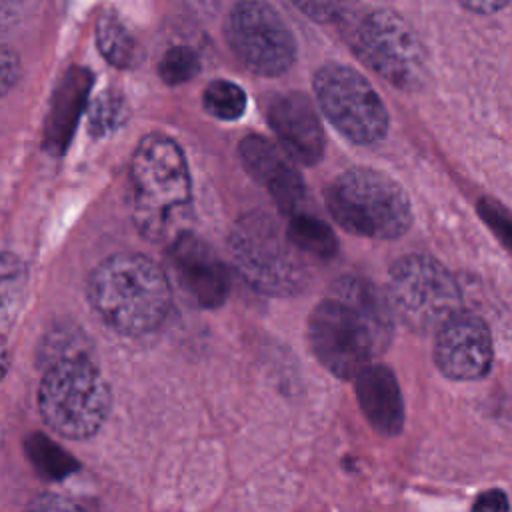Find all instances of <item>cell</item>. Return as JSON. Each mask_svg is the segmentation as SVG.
Segmentation results:
<instances>
[{"label":"cell","mask_w":512,"mask_h":512,"mask_svg":"<svg viewBox=\"0 0 512 512\" xmlns=\"http://www.w3.org/2000/svg\"><path fill=\"white\" fill-rule=\"evenodd\" d=\"M204 108L218 120H238L246 110V92L230 80H214L204 88Z\"/></svg>","instance_id":"ffe728a7"},{"label":"cell","mask_w":512,"mask_h":512,"mask_svg":"<svg viewBox=\"0 0 512 512\" xmlns=\"http://www.w3.org/2000/svg\"><path fill=\"white\" fill-rule=\"evenodd\" d=\"M328 122L350 142L370 146L388 132V112L372 84L344 64L322 66L312 80Z\"/></svg>","instance_id":"9c48e42d"},{"label":"cell","mask_w":512,"mask_h":512,"mask_svg":"<svg viewBox=\"0 0 512 512\" xmlns=\"http://www.w3.org/2000/svg\"><path fill=\"white\" fill-rule=\"evenodd\" d=\"M286 218H288V224H286L288 238L308 258L328 260L338 252V242L332 228L324 224L318 216L298 210Z\"/></svg>","instance_id":"e0dca14e"},{"label":"cell","mask_w":512,"mask_h":512,"mask_svg":"<svg viewBox=\"0 0 512 512\" xmlns=\"http://www.w3.org/2000/svg\"><path fill=\"white\" fill-rule=\"evenodd\" d=\"M298 10H302L306 16H310L316 22H330L336 20L342 2L340 0H292Z\"/></svg>","instance_id":"cb8c5ba5"},{"label":"cell","mask_w":512,"mask_h":512,"mask_svg":"<svg viewBox=\"0 0 512 512\" xmlns=\"http://www.w3.org/2000/svg\"><path fill=\"white\" fill-rule=\"evenodd\" d=\"M226 40L254 74L280 76L296 58V42L282 16L262 0H242L230 12Z\"/></svg>","instance_id":"30bf717a"},{"label":"cell","mask_w":512,"mask_h":512,"mask_svg":"<svg viewBox=\"0 0 512 512\" xmlns=\"http://www.w3.org/2000/svg\"><path fill=\"white\" fill-rule=\"evenodd\" d=\"M358 406L368 424L382 436H396L404 428V400L394 372L386 364H370L356 378Z\"/></svg>","instance_id":"9a60e30c"},{"label":"cell","mask_w":512,"mask_h":512,"mask_svg":"<svg viewBox=\"0 0 512 512\" xmlns=\"http://www.w3.org/2000/svg\"><path fill=\"white\" fill-rule=\"evenodd\" d=\"M18 78V56L6 46L2 50V88L4 92L10 90V86Z\"/></svg>","instance_id":"d4e9b609"},{"label":"cell","mask_w":512,"mask_h":512,"mask_svg":"<svg viewBox=\"0 0 512 512\" xmlns=\"http://www.w3.org/2000/svg\"><path fill=\"white\" fill-rule=\"evenodd\" d=\"M198 72H200V58L188 46L170 48L158 64V74L166 84L188 82Z\"/></svg>","instance_id":"44dd1931"},{"label":"cell","mask_w":512,"mask_h":512,"mask_svg":"<svg viewBox=\"0 0 512 512\" xmlns=\"http://www.w3.org/2000/svg\"><path fill=\"white\" fill-rule=\"evenodd\" d=\"M24 454L32 468L46 480H62L78 470V462L40 432H34L24 440Z\"/></svg>","instance_id":"d6986e66"},{"label":"cell","mask_w":512,"mask_h":512,"mask_svg":"<svg viewBox=\"0 0 512 512\" xmlns=\"http://www.w3.org/2000/svg\"><path fill=\"white\" fill-rule=\"evenodd\" d=\"M244 170L268 190L284 216L302 210L306 186L288 152L260 134H248L238 144Z\"/></svg>","instance_id":"4fadbf2b"},{"label":"cell","mask_w":512,"mask_h":512,"mask_svg":"<svg viewBox=\"0 0 512 512\" xmlns=\"http://www.w3.org/2000/svg\"><path fill=\"white\" fill-rule=\"evenodd\" d=\"M330 216L350 234L394 240L412 224L404 188L388 174L356 166L332 180L324 194Z\"/></svg>","instance_id":"5b68a950"},{"label":"cell","mask_w":512,"mask_h":512,"mask_svg":"<svg viewBox=\"0 0 512 512\" xmlns=\"http://www.w3.org/2000/svg\"><path fill=\"white\" fill-rule=\"evenodd\" d=\"M44 424L68 440L94 436L108 418L110 390L100 370L84 356H62L44 372L38 386Z\"/></svg>","instance_id":"8992f818"},{"label":"cell","mask_w":512,"mask_h":512,"mask_svg":"<svg viewBox=\"0 0 512 512\" xmlns=\"http://www.w3.org/2000/svg\"><path fill=\"white\" fill-rule=\"evenodd\" d=\"M394 310L374 282L346 274L328 288L308 318V344L320 364L352 380L392 342Z\"/></svg>","instance_id":"6da1fadb"},{"label":"cell","mask_w":512,"mask_h":512,"mask_svg":"<svg viewBox=\"0 0 512 512\" xmlns=\"http://www.w3.org/2000/svg\"><path fill=\"white\" fill-rule=\"evenodd\" d=\"M388 300L394 314L414 332H436L460 310L454 276L432 256L408 254L390 266Z\"/></svg>","instance_id":"52a82bcc"},{"label":"cell","mask_w":512,"mask_h":512,"mask_svg":"<svg viewBox=\"0 0 512 512\" xmlns=\"http://www.w3.org/2000/svg\"><path fill=\"white\" fill-rule=\"evenodd\" d=\"M350 46L378 76L402 90H418L426 82V52L406 20L388 10L366 14L352 28Z\"/></svg>","instance_id":"ba28073f"},{"label":"cell","mask_w":512,"mask_h":512,"mask_svg":"<svg viewBox=\"0 0 512 512\" xmlns=\"http://www.w3.org/2000/svg\"><path fill=\"white\" fill-rule=\"evenodd\" d=\"M228 250L236 272L262 294L294 296L312 280L308 256L292 244L286 226L264 212H246L234 222Z\"/></svg>","instance_id":"277c9868"},{"label":"cell","mask_w":512,"mask_h":512,"mask_svg":"<svg viewBox=\"0 0 512 512\" xmlns=\"http://www.w3.org/2000/svg\"><path fill=\"white\" fill-rule=\"evenodd\" d=\"M126 116L124 100L114 92H104L90 108V132L96 136L116 130Z\"/></svg>","instance_id":"7402d4cb"},{"label":"cell","mask_w":512,"mask_h":512,"mask_svg":"<svg viewBox=\"0 0 512 512\" xmlns=\"http://www.w3.org/2000/svg\"><path fill=\"white\" fill-rule=\"evenodd\" d=\"M170 260L182 288L202 308L224 304L230 292V276L218 254L196 234L182 230L172 240Z\"/></svg>","instance_id":"5bb4252c"},{"label":"cell","mask_w":512,"mask_h":512,"mask_svg":"<svg viewBox=\"0 0 512 512\" xmlns=\"http://www.w3.org/2000/svg\"><path fill=\"white\" fill-rule=\"evenodd\" d=\"M264 114L288 156L304 166H312L324 156L326 136L318 112L300 92L270 94Z\"/></svg>","instance_id":"7c38bea8"},{"label":"cell","mask_w":512,"mask_h":512,"mask_svg":"<svg viewBox=\"0 0 512 512\" xmlns=\"http://www.w3.org/2000/svg\"><path fill=\"white\" fill-rule=\"evenodd\" d=\"M472 508L474 510H508V500H506V494L492 490V492L480 494Z\"/></svg>","instance_id":"484cf974"},{"label":"cell","mask_w":512,"mask_h":512,"mask_svg":"<svg viewBox=\"0 0 512 512\" xmlns=\"http://www.w3.org/2000/svg\"><path fill=\"white\" fill-rule=\"evenodd\" d=\"M494 346L490 328L472 310H456L438 330L434 362L450 380H478L490 372Z\"/></svg>","instance_id":"8fae6325"},{"label":"cell","mask_w":512,"mask_h":512,"mask_svg":"<svg viewBox=\"0 0 512 512\" xmlns=\"http://www.w3.org/2000/svg\"><path fill=\"white\" fill-rule=\"evenodd\" d=\"M480 214L494 228V232L502 238V242H506L512 248V220L508 218V214L504 210H500V206H496L490 200H484L480 204Z\"/></svg>","instance_id":"603a6c76"},{"label":"cell","mask_w":512,"mask_h":512,"mask_svg":"<svg viewBox=\"0 0 512 512\" xmlns=\"http://www.w3.org/2000/svg\"><path fill=\"white\" fill-rule=\"evenodd\" d=\"M466 10L476 14H494L508 6L510 0H458Z\"/></svg>","instance_id":"4316f807"},{"label":"cell","mask_w":512,"mask_h":512,"mask_svg":"<svg viewBox=\"0 0 512 512\" xmlns=\"http://www.w3.org/2000/svg\"><path fill=\"white\" fill-rule=\"evenodd\" d=\"M130 202L138 230L150 240H162L190 208V170L178 142L158 132L138 142L130 160Z\"/></svg>","instance_id":"3957f363"},{"label":"cell","mask_w":512,"mask_h":512,"mask_svg":"<svg viewBox=\"0 0 512 512\" xmlns=\"http://www.w3.org/2000/svg\"><path fill=\"white\" fill-rule=\"evenodd\" d=\"M88 88H90L88 72L72 70L60 84L58 92L54 94L46 128H44V148L50 154L60 156L68 148L78 116L84 108Z\"/></svg>","instance_id":"2e32d148"},{"label":"cell","mask_w":512,"mask_h":512,"mask_svg":"<svg viewBox=\"0 0 512 512\" xmlns=\"http://www.w3.org/2000/svg\"><path fill=\"white\" fill-rule=\"evenodd\" d=\"M94 312L128 336L154 332L166 318L172 290L162 268L144 254L122 252L102 260L86 284Z\"/></svg>","instance_id":"7a4b0ae2"},{"label":"cell","mask_w":512,"mask_h":512,"mask_svg":"<svg viewBox=\"0 0 512 512\" xmlns=\"http://www.w3.org/2000/svg\"><path fill=\"white\" fill-rule=\"evenodd\" d=\"M96 44L102 56L118 66L130 68L138 62V44L114 12H104L96 22Z\"/></svg>","instance_id":"ac0fdd59"}]
</instances>
